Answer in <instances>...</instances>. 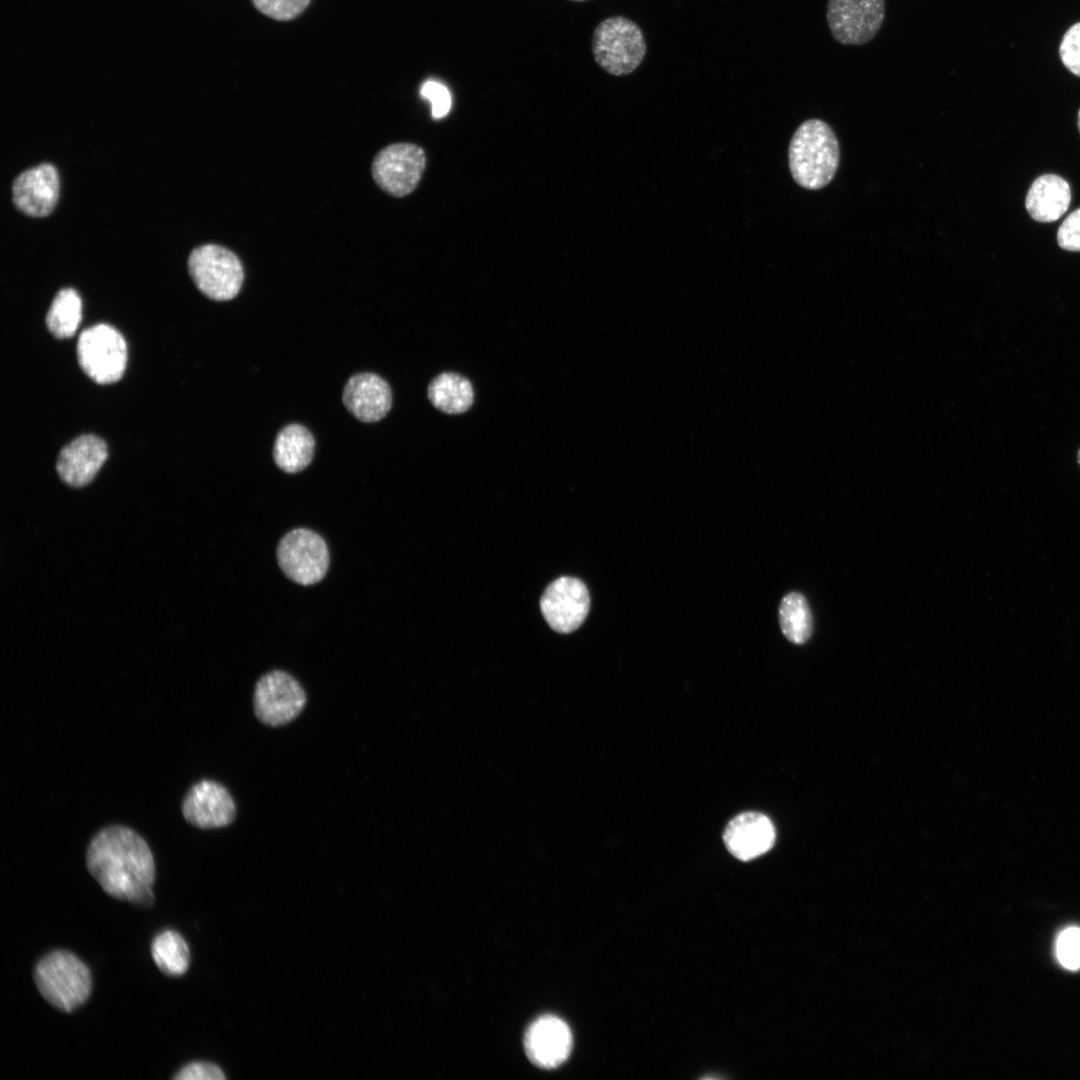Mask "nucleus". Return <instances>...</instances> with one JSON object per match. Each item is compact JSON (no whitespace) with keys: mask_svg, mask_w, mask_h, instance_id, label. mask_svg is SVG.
<instances>
[{"mask_svg":"<svg viewBox=\"0 0 1080 1080\" xmlns=\"http://www.w3.org/2000/svg\"><path fill=\"white\" fill-rule=\"evenodd\" d=\"M181 810L187 822L200 829L221 828L236 817V804L220 783L204 779L187 791Z\"/></svg>","mask_w":1080,"mask_h":1080,"instance_id":"obj_12","label":"nucleus"},{"mask_svg":"<svg viewBox=\"0 0 1080 1080\" xmlns=\"http://www.w3.org/2000/svg\"><path fill=\"white\" fill-rule=\"evenodd\" d=\"M306 701L303 687L284 671L276 670L263 675L254 689L255 715L260 722L272 727L294 720L304 709Z\"/></svg>","mask_w":1080,"mask_h":1080,"instance_id":"obj_9","label":"nucleus"},{"mask_svg":"<svg viewBox=\"0 0 1080 1080\" xmlns=\"http://www.w3.org/2000/svg\"><path fill=\"white\" fill-rule=\"evenodd\" d=\"M426 166L422 147L413 143H394L374 157L371 171L376 185L393 197H404L419 184Z\"/></svg>","mask_w":1080,"mask_h":1080,"instance_id":"obj_8","label":"nucleus"},{"mask_svg":"<svg viewBox=\"0 0 1080 1080\" xmlns=\"http://www.w3.org/2000/svg\"><path fill=\"white\" fill-rule=\"evenodd\" d=\"M1077 122H1078V129H1079V132H1080V109H1079V112H1078V121Z\"/></svg>","mask_w":1080,"mask_h":1080,"instance_id":"obj_30","label":"nucleus"},{"mask_svg":"<svg viewBox=\"0 0 1080 1080\" xmlns=\"http://www.w3.org/2000/svg\"><path fill=\"white\" fill-rule=\"evenodd\" d=\"M1059 246L1067 251H1080V208L1069 214L1057 232Z\"/></svg>","mask_w":1080,"mask_h":1080,"instance_id":"obj_28","label":"nucleus"},{"mask_svg":"<svg viewBox=\"0 0 1080 1080\" xmlns=\"http://www.w3.org/2000/svg\"><path fill=\"white\" fill-rule=\"evenodd\" d=\"M77 359L82 371L98 384L119 381L126 369L127 344L122 334L108 324L84 329L77 341Z\"/></svg>","mask_w":1080,"mask_h":1080,"instance_id":"obj_6","label":"nucleus"},{"mask_svg":"<svg viewBox=\"0 0 1080 1080\" xmlns=\"http://www.w3.org/2000/svg\"><path fill=\"white\" fill-rule=\"evenodd\" d=\"M81 308V298L75 289H60L46 315L49 332L58 339L72 337L81 321Z\"/></svg>","mask_w":1080,"mask_h":1080,"instance_id":"obj_22","label":"nucleus"},{"mask_svg":"<svg viewBox=\"0 0 1080 1080\" xmlns=\"http://www.w3.org/2000/svg\"><path fill=\"white\" fill-rule=\"evenodd\" d=\"M571 1L582 2V1H585V0H571Z\"/></svg>","mask_w":1080,"mask_h":1080,"instance_id":"obj_32","label":"nucleus"},{"mask_svg":"<svg viewBox=\"0 0 1080 1080\" xmlns=\"http://www.w3.org/2000/svg\"><path fill=\"white\" fill-rule=\"evenodd\" d=\"M176 1080H222V1070L207 1062H192L183 1066L174 1076Z\"/></svg>","mask_w":1080,"mask_h":1080,"instance_id":"obj_29","label":"nucleus"},{"mask_svg":"<svg viewBox=\"0 0 1080 1080\" xmlns=\"http://www.w3.org/2000/svg\"><path fill=\"white\" fill-rule=\"evenodd\" d=\"M1078 463L1080 464V449L1078 451Z\"/></svg>","mask_w":1080,"mask_h":1080,"instance_id":"obj_31","label":"nucleus"},{"mask_svg":"<svg viewBox=\"0 0 1080 1080\" xmlns=\"http://www.w3.org/2000/svg\"><path fill=\"white\" fill-rule=\"evenodd\" d=\"M1056 956L1063 967L1070 970L1080 968V928L1068 927L1059 934Z\"/></svg>","mask_w":1080,"mask_h":1080,"instance_id":"obj_25","label":"nucleus"},{"mask_svg":"<svg viewBox=\"0 0 1080 1080\" xmlns=\"http://www.w3.org/2000/svg\"><path fill=\"white\" fill-rule=\"evenodd\" d=\"M779 622L782 633L790 642L803 644L810 638L813 630L812 613L802 594L791 592L782 599Z\"/></svg>","mask_w":1080,"mask_h":1080,"instance_id":"obj_23","label":"nucleus"},{"mask_svg":"<svg viewBox=\"0 0 1080 1080\" xmlns=\"http://www.w3.org/2000/svg\"><path fill=\"white\" fill-rule=\"evenodd\" d=\"M311 0H251L254 7L265 16L277 21H289L298 17Z\"/></svg>","mask_w":1080,"mask_h":1080,"instance_id":"obj_24","label":"nucleus"},{"mask_svg":"<svg viewBox=\"0 0 1080 1080\" xmlns=\"http://www.w3.org/2000/svg\"><path fill=\"white\" fill-rule=\"evenodd\" d=\"M151 955L158 969L170 977L184 975L190 965L189 947L180 933L167 929L151 943Z\"/></svg>","mask_w":1080,"mask_h":1080,"instance_id":"obj_21","label":"nucleus"},{"mask_svg":"<svg viewBox=\"0 0 1080 1080\" xmlns=\"http://www.w3.org/2000/svg\"><path fill=\"white\" fill-rule=\"evenodd\" d=\"M428 398L432 405L447 414H462L473 404L474 391L471 382L454 372H443L428 386Z\"/></svg>","mask_w":1080,"mask_h":1080,"instance_id":"obj_20","label":"nucleus"},{"mask_svg":"<svg viewBox=\"0 0 1080 1080\" xmlns=\"http://www.w3.org/2000/svg\"><path fill=\"white\" fill-rule=\"evenodd\" d=\"M314 450L315 440L312 433L301 424H289L276 436L273 459L284 472L297 473L311 463Z\"/></svg>","mask_w":1080,"mask_h":1080,"instance_id":"obj_19","label":"nucleus"},{"mask_svg":"<svg viewBox=\"0 0 1080 1080\" xmlns=\"http://www.w3.org/2000/svg\"><path fill=\"white\" fill-rule=\"evenodd\" d=\"M884 0H828L827 22L832 36L845 45H862L879 31Z\"/></svg>","mask_w":1080,"mask_h":1080,"instance_id":"obj_10","label":"nucleus"},{"mask_svg":"<svg viewBox=\"0 0 1080 1080\" xmlns=\"http://www.w3.org/2000/svg\"><path fill=\"white\" fill-rule=\"evenodd\" d=\"M107 456V445L102 438L94 434H84L60 450L56 470L67 485L83 487L94 479Z\"/></svg>","mask_w":1080,"mask_h":1080,"instance_id":"obj_15","label":"nucleus"},{"mask_svg":"<svg viewBox=\"0 0 1080 1080\" xmlns=\"http://www.w3.org/2000/svg\"><path fill=\"white\" fill-rule=\"evenodd\" d=\"M34 981L42 997L65 1013L82 1006L92 991L90 969L66 950H55L43 956L35 966Z\"/></svg>","mask_w":1080,"mask_h":1080,"instance_id":"obj_3","label":"nucleus"},{"mask_svg":"<svg viewBox=\"0 0 1080 1080\" xmlns=\"http://www.w3.org/2000/svg\"><path fill=\"white\" fill-rule=\"evenodd\" d=\"M277 560L283 573L292 581L311 585L325 576L329 552L324 539L316 532L299 528L288 532L277 547Z\"/></svg>","mask_w":1080,"mask_h":1080,"instance_id":"obj_7","label":"nucleus"},{"mask_svg":"<svg viewBox=\"0 0 1080 1080\" xmlns=\"http://www.w3.org/2000/svg\"><path fill=\"white\" fill-rule=\"evenodd\" d=\"M60 190L58 171L43 163L20 173L12 185L15 207L30 217L48 216L54 209Z\"/></svg>","mask_w":1080,"mask_h":1080,"instance_id":"obj_13","label":"nucleus"},{"mask_svg":"<svg viewBox=\"0 0 1080 1080\" xmlns=\"http://www.w3.org/2000/svg\"><path fill=\"white\" fill-rule=\"evenodd\" d=\"M540 607L549 626L557 632L576 630L585 620L590 597L585 584L573 577H560L544 591Z\"/></svg>","mask_w":1080,"mask_h":1080,"instance_id":"obj_11","label":"nucleus"},{"mask_svg":"<svg viewBox=\"0 0 1080 1080\" xmlns=\"http://www.w3.org/2000/svg\"><path fill=\"white\" fill-rule=\"evenodd\" d=\"M423 98L431 103V114L434 119L444 118L451 108V96L448 88L440 82L428 80L420 89Z\"/></svg>","mask_w":1080,"mask_h":1080,"instance_id":"obj_27","label":"nucleus"},{"mask_svg":"<svg viewBox=\"0 0 1080 1080\" xmlns=\"http://www.w3.org/2000/svg\"><path fill=\"white\" fill-rule=\"evenodd\" d=\"M596 63L614 76L632 73L646 54V42L639 26L623 16L601 21L592 36Z\"/></svg>","mask_w":1080,"mask_h":1080,"instance_id":"obj_4","label":"nucleus"},{"mask_svg":"<svg viewBox=\"0 0 1080 1080\" xmlns=\"http://www.w3.org/2000/svg\"><path fill=\"white\" fill-rule=\"evenodd\" d=\"M86 865L109 896L144 907L153 904V855L134 830L122 825L101 829L88 845Z\"/></svg>","mask_w":1080,"mask_h":1080,"instance_id":"obj_1","label":"nucleus"},{"mask_svg":"<svg viewBox=\"0 0 1080 1080\" xmlns=\"http://www.w3.org/2000/svg\"><path fill=\"white\" fill-rule=\"evenodd\" d=\"M343 403L358 420L373 423L383 419L392 406L389 384L374 373H358L348 379Z\"/></svg>","mask_w":1080,"mask_h":1080,"instance_id":"obj_17","label":"nucleus"},{"mask_svg":"<svg viewBox=\"0 0 1080 1080\" xmlns=\"http://www.w3.org/2000/svg\"><path fill=\"white\" fill-rule=\"evenodd\" d=\"M723 840L733 856L748 861L766 853L773 846L775 828L764 814L743 812L727 824Z\"/></svg>","mask_w":1080,"mask_h":1080,"instance_id":"obj_16","label":"nucleus"},{"mask_svg":"<svg viewBox=\"0 0 1080 1080\" xmlns=\"http://www.w3.org/2000/svg\"><path fill=\"white\" fill-rule=\"evenodd\" d=\"M572 1034L567 1024L554 1016L534 1021L525 1033L524 1047L536 1066L552 1069L566 1061L572 1049Z\"/></svg>","mask_w":1080,"mask_h":1080,"instance_id":"obj_14","label":"nucleus"},{"mask_svg":"<svg viewBox=\"0 0 1080 1080\" xmlns=\"http://www.w3.org/2000/svg\"><path fill=\"white\" fill-rule=\"evenodd\" d=\"M1071 189L1066 180L1055 174L1039 176L1030 186L1025 206L1039 222H1053L1069 208Z\"/></svg>","mask_w":1080,"mask_h":1080,"instance_id":"obj_18","label":"nucleus"},{"mask_svg":"<svg viewBox=\"0 0 1080 1080\" xmlns=\"http://www.w3.org/2000/svg\"><path fill=\"white\" fill-rule=\"evenodd\" d=\"M187 263L193 283L209 299L228 301L240 292L244 269L238 256L226 247L217 244L196 247Z\"/></svg>","mask_w":1080,"mask_h":1080,"instance_id":"obj_5","label":"nucleus"},{"mask_svg":"<svg viewBox=\"0 0 1080 1080\" xmlns=\"http://www.w3.org/2000/svg\"><path fill=\"white\" fill-rule=\"evenodd\" d=\"M1059 55L1064 66L1080 77V22L1073 24L1064 34Z\"/></svg>","mask_w":1080,"mask_h":1080,"instance_id":"obj_26","label":"nucleus"},{"mask_svg":"<svg viewBox=\"0 0 1080 1080\" xmlns=\"http://www.w3.org/2000/svg\"><path fill=\"white\" fill-rule=\"evenodd\" d=\"M788 155L795 182L803 188L818 190L825 187L837 171L838 140L827 123L810 119L795 131Z\"/></svg>","mask_w":1080,"mask_h":1080,"instance_id":"obj_2","label":"nucleus"}]
</instances>
